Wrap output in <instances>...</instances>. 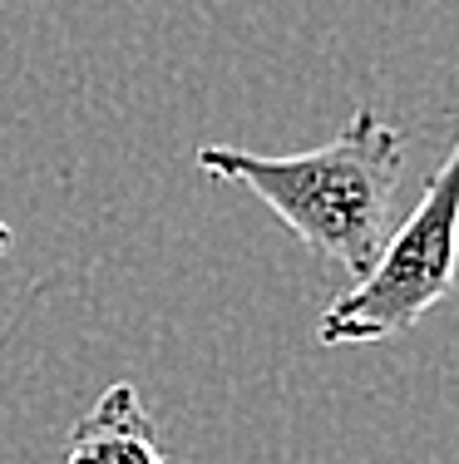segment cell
I'll use <instances>...</instances> for the list:
<instances>
[{
  "instance_id": "1",
  "label": "cell",
  "mask_w": 459,
  "mask_h": 464,
  "mask_svg": "<svg viewBox=\"0 0 459 464\" xmlns=\"http://www.w3.org/2000/svg\"><path fill=\"white\" fill-rule=\"evenodd\" d=\"M198 169L217 183H237L277 213V223L301 237L316 257L351 272L360 282L376 267L390 237V208H396L400 169H406V134L370 109L331 143L287 159H257L243 149H198Z\"/></svg>"
},
{
  "instance_id": "2",
  "label": "cell",
  "mask_w": 459,
  "mask_h": 464,
  "mask_svg": "<svg viewBox=\"0 0 459 464\" xmlns=\"http://www.w3.org/2000/svg\"><path fill=\"white\" fill-rule=\"evenodd\" d=\"M459 267V143L425 183L415 213L386 237L376 267L346 296H336L316 322L326 346L390 341L410 331L430 306H440Z\"/></svg>"
},
{
  "instance_id": "3",
  "label": "cell",
  "mask_w": 459,
  "mask_h": 464,
  "mask_svg": "<svg viewBox=\"0 0 459 464\" xmlns=\"http://www.w3.org/2000/svg\"><path fill=\"white\" fill-rule=\"evenodd\" d=\"M64 464H163L153 420L144 415V401L129 381L109 385L90 415L70 430Z\"/></svg>"
},
{
  "instance_id": "4",
  "label": "cell",
  "mask_w": 459,
  "mask_h": 464,
  "mask_svg": "<svg viewBox=\"0 0 459 464\" xmlns=\"http://www.w3.org/2000/svg\"><path fill=\"white\" fill-rule=\"evenodd\" d=\"M5 247H10V223L0 218V252H5Z\"/></svg>"
}]
</instances>
